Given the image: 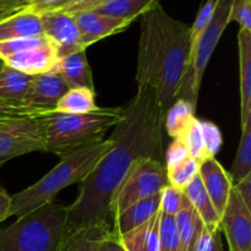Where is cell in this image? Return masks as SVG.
I'll list each match as a JSON object with an SVG mask.
<instances>
[{"instance_id":"cell-1","label":"cell","mask_w":251,"mask_h":251,"mask_svg":"<svg viewBox=\"0 0 251 251\" xmlns=\"http://www.w3.org/2000/svg\"><path fill=\"white\" fill-rule=\"evenodd\" d=\"M122 122L114 127L113 147L81 181L78 196L68 206V232L93 226L112 229L110 202L132 164L142 157L164 163V112L153 91L137 87Z\"/></svg>"},{"instance_id":"cell-2","label":"cell","mask_w":251,"mask_h":251,"mask_svg":"<svg viewBox=\"0 0 251 251\" xmlns=\"http://www.w3.org/2000/svg\"><path fill=\"white\" fill-rule=\"evenodd\" d=\"M141 17L137 87L151 88L166 114L190 68L191 26L173 19L159 1Z\"/></svg>"},{"instance_id":"cell-3","label":"cell","mask_w":251,"mask_h":251,"mask_svg":"<svg viewBox=\"0 0 251 251\" xmlns=\"http://www.w3.org/2000/svg\"><path fill=\"white\" fill-rule=\"evenodd\" d=\"M110 137L82 147L61 161L33 185L11 196L10 217H22L55 200L63 189L85 180L112 150Z\"/></svg>"},{"instance_id":"cell-4","label":"cell","mask_w":251,"mask_h":251,"mask_svg":"<svg viewBox=\"0 0 251 251\" xmlns=\"http://www.w3.org/2000/svg\"><path fill=\"white\" fill-rule=\"evenodd\" d=\"M124 107H97L83 114L49 113L44 117V152L64 158L68 154L104 140V135L124 118Z\"/></svg>"},{"instance_id":"cell-5","label":"cell","mask_w":251,"mask_h":251,"mask_svg":"<svg viewBox=\"0 0 251 251\" xmlns=\"http://www.w3.org/2000/svg\"><path fill=\"white\" fill-rule=\"evenodd\" d=\"M66 225L68 206L51 201L0 229V251H58Z\"/></svg>"},{"instance_id":"cell-6","label":"cell","mask_w":251,"mask_h":251,"mask_svg":"<svg viewBox=\"0 0 251 251\" xmlns=\"http://www.w3.org/2000/svg\"><path fill=\"white\" fill-rule=\"evenodd\" d=\"M233 2L234 0H217L216 1L212 16L194 49L190 68L184 78L178 98L189 102L195 109L198 107L199 93H200L201 82H202L206 68L210 63L211 56L226 27L230 22L229 14Z\"/></svg>"},{"instance_id":"cell-7","label":"cell","mask_w":251,"mask_h":251,"mask_svg":"<svg viewBox=\"0 0 251 251\" xmlns=\"http://www.w3.org/2000/svg\"><path fill=\"white\" fill-rule=\"evenodd\" d=\"M169 185L163 162L152 157L139 158L114 193L110 202V220L136 202L161 194Z\"/></svg>"},{"instance_id":"cell-8","label":"cell","mask_w":251,"mask_h":251,"mask_svg":"<svg viewBox=\"0 0 251 251\" xmlns=\"http://www.w3.org/2000/svg\"><path fill=\"white\" fill-rule=\"evenodd\" d=\"M44 117L20 120L10 129L0 131V167L16 157L44 152Z\"/></svg>"},{"instance_id":"cell-9","label":"cell","mask_w":251,"mask_h":251,"mask_svg":"<svg viewBox=\"0 0 251 251\" xmlns=\"http://www.w3.org/2000/svg\"><path fill=\"white\" fill-rule=\"evenodd\" d=\"M221 232L225 233L229 251H251V208L233 185L221 216Z\"/></svg>"},{"instance_id":"cell-10","label":"cell","mask_w":251,"mask_h":251,"mask_svg":"<svg viewBox=\"0 0 251 251\" xmlns=\"http://www.w3.org/2000/svg\"><path fill=\"white\" fill-rule=\"evenodd\" d=\"M38 14L41 16L43 34L56 47L59 59L85 49L81 43L77 24L70 12L48 10Z\"/></svg>"},{"instance_id":"cell-11","label":"cell","mask_w":251,"mask_h":251,"mask_svg":"<svg viewBox=\"0 0 251 251\" xmlns=\"http://www.w3.org/2000/svg\"><path fill=\"white\" fill-rule=\"evenodd\" d=\"M70 14L73 15L77 24L81 43L85 49L100 39L125 31L132 24L127 20L98 14L92 10H82V11L70 12Z\"/></svg>"},{"instance_id":"cell-12","label":"cell","mask_w":251,"mask_h":251,"mask_svg":"<svg viewBox=\"0 0 251 251\" xmlns=\"http://www.w3.org/2000/svg\"><path fill=\"white\" fill-rule=\"evenodd\" d=\"M69 88L70 87L63 77L54 71L34 75L25 105L29 109L53 113L56 103L68 92Z\"/></svg>"},{"instance_id":"cell-13","label":"cell","mask_w":251,"mask_h":251,"mask_svg":"<svg viewBox=\"0 0 251 251\" xmlns=\"http://www.w3.org/2000/svg\"><path fill=\"white\" fill-rule=\"evenodd\" d=\"M58 60V49L50 39L47 38L43 43L14 54L1 61L10 68L34 76L51 71Z\"/></svg>"},{"instance_id":"cell-14","label":"cell","mask_w":251,"mask_h":251,"mask_svg":"<svg viewBox=\"0 0 251 251\" xmlns=\"http://www.w3.org/2000/svg\"><path fill=\"white\" fill-rule=\"evenodd\" d=\"M199 176L202 181L208 198L212 201L213 207L221 217L227 205L230 190L234 185L232 176L216 159V157L206 159L200 163Z\"/></svg>"},{"instance_id":"cell-15","label":"cell","mask_w":251,"mask_h":251,"mask_svg":"<svg viewBox=\"0 0 251 251\" xmlns=\"http://www.w3.org/2000/svg\"><path fill=\"white\" fill-rule=\"evenodd\" d=\"M38 36H43L38 12L24 7L0 20V42Z\"/></svg>"},{"instance_id":"cell-16","label":"cell","mask_w":251,"mask_h":251,"mask_svg":"<svg viewBox=\"0 0 251 251\" xmlns=\"http://www.w3.org/2000/svg\"><path fill=\"white\" fill-rule=\"evenodd\" d=\"M51 71L59 74L70 88L86 87L95 90L92 70L88 64L86 49L60 58Z\"/></svg>"},{"instance_id":"cell-17","label":"cell","mask_w":251,"mask_h":251,"mask_svg":"<svg viewBox=\"0 0 251 251\" xmlns=\"http://www.w3.org/2000/svg\"><path fill=\"white\" fill-rule=\"evenodd\" d=\"M161 207V194L145 199L130 206L113 220L112 233L114 237H120L140 227L156 215Z\"/></svg>"},{"instance_id":"cell-18","label":"cell","mask_w":251,"mask_h":251,"mask_svg":"<svg viewBox=\"0 0 251 251\" xmlns=\"http://www.w3.org/2000/svg\"><path fill=\"white\" fill-rule=\"evenodd\" d=\"M240 71V123L251 118V31L238 33Z\"/></svg>"},{"instance_id":"cell-19","label":"cell","mask_w":251,"mask_h":251,"mask_svg":"<svg viewBox=\"0 0 251 251\" xmlns=\"http://www.w3.org/2000/svg\"><path fill=\"white\" fill-rule=\"evenodd\" d=\"M33 77V75H27L4 64L0 70V100L26 107L25 102L28 97Z\"/></svg>"},{"instance_id":"cell-20","label":"cell","mask_w":251,"mask_h":251,"mask_svg":"<svg viewBox=\"0 0 251 251\" xmlns=\"http://www.w3.org/2000/svg\"><path fill=\"white\" fill-rule=\"evenodd\" d=\"M159 217L161 207L147 222L135 228L131 232L120 237H115L126 251H159Z\"/></svg>"},{"instance_id":"cell-21","label":"cell","mask_w":251,"mask_h":251,"mask_svg":"<svg viewBox=\"0 0 251 251\" xmlns=\"http://www.w3.org/2000/svg\"><path fill=\"white\" fill-rule=\"evenodd\" d=\"M183 191L188 198L189 202L191 203V206L195 208L198 215L202 220L203 226L210 229H221V217L213 207L212 201L208 198L199 174Z\"/></svg>"},{"instance_id":"cell-22","label":"cell","mask_w":251,"mask_h":251,"mask_svg":"<svg viewBox=\"0 0 251 251\" xmlns=\"http://www.w3.org/2000/svg\"><path fill=\"white\" fill-rule=\"evenodd\" d=\"M176 225L180 242V251H194V247L203 229V222L189 200L176 215Z\"/></svg>"},{"instance_id":"cell-23","label":"cell","mask_w":251,"mask_h":251,"mask_svg":"<svg viewBox=\"0 0 251 251\" xmlns=\"http://www.w3.org/2000/svg\"><path fill=\"white\" fill-rule=\"evenodd\" d=\"M112 229L102 226L68 232L58 251H100V245Z\"/></svg>"},{"instance_id":"cell-24","label":"cell","mask_w":251,"mask_h":251,"mask_svg":"<svg viewBox=\"0 0 251 251\" xmlns=\"http://www.w3.org/2000/svg\"><path fill=\"white\" fill-rule=\"evenodd\" d=\"M196 109L186 100H178L164 114V130L173 140H181L196 119Z\"/></svg>"},{"instance_id":"cell-25","label":"cell","mask_w":251,"mask_h":251,"mask_svg":"<svg viewBox=\"0 0 251 251\" xmlns=\"http://www.w3.org/2000/svg\"><path fill=\"white\" fill-rule=\"evenodd\" d=\"M96 105L95 90L86 87L69 88L68 92L59 100L53 113L58 114H83L92 112Z\"/></svg>"},{"instance_id":"cell-26","label":"cell","mask_w":251,"mask_h":251,"mask_svg":"<svg viewBox=\"0 0 251 251\" xmlns=\"http://www.w3.org/2000/svg\"><path fill=\"white\" fill-rule=\"evenodd\" d=\"M156 2L158 0H109L92 11L134 22L152 9Z\"/></svg>"},{"instance_id":"cell-27","label":"cell","mask_w":251,"mask_h":251,"mask_svg":"<svg viewBox=\"0 0 251 251\" xmlns=\"http://www.w3.org/2000/svg\"><path fill=\"white\" fill-rule=\"evenodd\" d=\"M240 125H242V137L234 162L232 164V172L229 173L233 183H237L251 174V118L240 123Z\"/></svg>"},{"instance_id":"cell-28","label":"cell","mask_w":251,"mask_h":251,"mask_svg":"<svg viewBox=\"0 0 251 251\" xmlns=\"http://www.w3.org/2000/svg\"><path fill=\"white\" fill-rule=\"evenodd\" d=\"M199 167L200 164L193 157L188 156L181 163L171 169H166L169 185L179 190H184L199 174Z\"/></svg>"},{"instance_id":"cell-29","label":"cell","mask_w":251,"mask_h":251,"mask_svg":"<svg viewBox=\"0 0 251 251\" xmlns=\"http://www.w3.org/2000/svg\"><path fill=\"white\" fill-rule=\"evenodd\" d=\"M179 141L183 142L189 156L193 157L199 164L210 158L207 151H206L205 140H203V135L200 126V119H198V118L194 120L191 126L189 127V130L183 136V139L179 140Z\"/></svg>"},{"instance_id":"cell-30","label":"cell","mask_w":251,"mask_h":251,"mask_svg":"<svg viewBox=\"0 0 251 251\" xmlns=\"http://www.w3.org/2000/svg\"><path fill=\"white\" fill-rule=\"evenodd\" d=\"M159 251H180L178 230L176 225V216L164 213L161 210L158 227Z\"/></svg>"},{"instance_id":"cell-31","label":"cell","mask_w":251,"mask_h":251,"mask_svg":"<svg viewBox=\"0 0 251 251\" xmlns=\"http://www.w3.org/2000/svg\"><path fill=\"white\" fill-rule=\"evenodd\" d=\"M188 202V198L183 190L173 188L172 185L166 186L161 193V210L164 213L176 216Z\"/></svg>"},{"instance_id":"cell-32","label":"cell","mask_w":251,"mask_h":251,"mask_svg":"<svg viewBox=\"0 0 251 251\" xmlns=\"http://www.w3.org/2000/svg\"><path fill=\"white\" fill-rule=\"evenodd\" d=\"M200 126L203 135V140H205L206 151H207L208 157L213 158L223 145L222 132L215 123L206 122V120H200Z\"/></svg>"},{"instance_id":"cell-33","label":"cell","mask_w":251,"mask_h":251,"mask_svg":"<svg viewBox=\"0 0 251 251\" xmlns=\"http://www.w3.org/2000/svg\"><path fill=\"white\" fill-rule=\"evenodd\" d=\"M48 114L49 113L29 109L27 107L12 104V103L6 102V100H0V119H34V118L46 117Z\"/></svg>"},{"instance_id":"cell-34","label":"cell","mask_w":251,"mask_h":251,"mask_svg":"<svg viewBox=\"0 0 251 251\" xmlns=\"http://www.w3.org/2000/svg\"><path fill=\"white\" fill-rule=\"evenodd\" d=\"M194 251H225L221 242V229H210L203 226Z\"/></svg>"},{"instance_id":"cell-35","label":"cell","mask_w":251,"mask_h":251,"mask_svg":"<svg viewBox=\"0 0 251 251\" xmlns=\"http://www.w3.org/2000/svg\"><path fill=\"white\" fill-rule=\"evenodd\" d=\"M229 21L238 22L240 28L251 31V0H234L230 9Z\"/></svg>"},{"instance_id":"cell-36","label":"cell","mask_w":251,"mask_h":251,"mask_svg":"<svg viewBox=\"0 0 251 251\" xmlns=\"http://www.w3.org/2000/svg\"><path fill=\"white\" fill-rule=\"evenodd\" d=\"M188 156V151L183 142L179 140H173L164 153V167L166 169L173 168L176 164L181 163Z\"/></svg>"},{"instance_id":"cell-37","label":"cell","mask_w":251,"mask_h":251,"mask_svg":"<svg viewBox=\"0 0 251 251\" xmlns=\"http://www.w3.org/2000/svg\"><path fill=\"white\" fill-rule=\"evenodd\" d=\"M63 2V0H26V9L36 12L47 11L58 7Z\"/></svg>"},{"instance_id":"cell-38","label":"cell","mask_w":251,"mask_h":251,"mask_svg":"<svg viewBox=\"0 0 251 251\" xmlns=\"http://www.w3.org/2000/svg\"><path fill=\"white\" fill-rule=\"evenodd\" d=\"M234 189L239 194L245 205L251 208V174L243 178L242 180L234 183Z\"/></svg>"},{"instance_id":"cell-39","label":"cell","mask_w":251,"mask_h":251,"mask_svg":"<svg viewBox=\"0 0 251 251\" xmlns=\"http://www.w3.org/2000/svg\"><path fill=\"white\" fill-rule=\"evenodd\" d=\"M107 1H109V0H81V1L71 5V6L66 7V9L58 10V11L76 12V11H82V10H93L96 9V7L100 6V5L105 4Z\"/></svg>"},{"instance_id":"cell-40","label":"cell","mask_w":251,"mask_h":251,"mask_svg":"<svg viewBox=\"0 0 251 251\" xmlns=\"http://www.w3.org/2000/svg\"><path fill=\"white\" fill-rule=\"evenodd\" d=\"M10 208H11V195L4 188H0V223L10 217Z\"/></svg>"},{"instance_id":"cell-41","label":"cell","mask_w":251,"mask_h":251,"mask_svg":"<svg viewBox=\"0 0 251 251\" xmlns=\"http://www.w3.org/2000/svg\"><path fill=\"white\" fill-rule=\"evenodd\" d=\"M100 250L102 251H126L122 247V244L118 242V239L113 235L112 232H110L109 234L103 239V242L100 243Z\"/></svg>"},{"instance_id":"cell-42","label":"cell","mask_w":251,"mask_h":251,"mask_svg":"<svg viewBox=\"0 0 251 251\" xmlns=\"http://www.w3.org/2000/svg\"><path fill=\"white\" fill-rule=\"evenodd\" d=\"M26 6V0H0V9L16 12Z\"/></svg>"},{"instance_id":"cell-43","label":"cell","mask_w":251,"mask_h":251,"mask_svg":"<svg viewBox=\"0 0 251 251\" xmlns=\"http://www.w3.org/2000/svg\"><path fill=\"white\" fill-rule=\"evenodd\" d=\"M20 120H25V119H16V120H10V119H0V131L1 130H6L12 127L14 125H16Z\"/></svg>"},{"instance_id":"cell-44","label":"cell","mask_w":251,"mask_h":251,"mask_svg":"<svg viewBox=\"0 0 251 251\" xmlns=\"http://www.w3.org/2000/svg\"><path fill=\"white\" fill-rule=\"evenodd\" d=\"M10 14H14V12L7 11V10H1V9H0V20L4 19L5 16H7V15H10Z\"/></svg>"},{"instance_id":"cell-45","label":"cell","mask_w":251,"mask_h":251,"mask_svg":"<svg viewBox=\"0 0 251 251\" xmlns=\"http://www.w3.org/2000/svg\"><path fill=\"white\" fill-rule=\"evenodd\" d=\"M2 65H4V63H2V61H1V60H0V70H1Z\"/></svg>"},{"instance_id":"cell-46","label":"cell","mask_w":251,"mask_h":251,"mask_svg":"<svg viewBox=\"0 0 251 251\" xmlns=\"http://www.w3.org/2000/svg\"><path fill=\"white\" fill-rule=\"evenodd\" d=\"M100 251H102V250H100Z\"/></svg>"}]
</instances>
